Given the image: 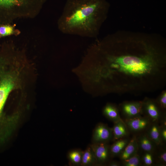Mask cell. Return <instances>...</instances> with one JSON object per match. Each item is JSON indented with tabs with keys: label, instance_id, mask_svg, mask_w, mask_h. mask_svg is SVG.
Segmentation results:
<instances>
[{
	"label": "cell",
	"instance_id": "1",
	"mask_svg": "<svg viewBox=\"0 0 166 166\" xmlns=\"http://www.w3.org/2000/svg\"><path fill=\"white\" fill-rule=\"evenodd\" d=\"M106 4L104 0H68L58 20V29L66 34L94 36Z\"/></svg>",
	"mask_w": 166,
	"mask_h": 166
},
{
	"label": "cell",
	"instance_id": "2",
	"mask_svg": "<svg viewBox=\"0 0 166 166\" xmlns=\"http://www.w3.org/2000/svg\"><path fill=\"white\" fill-rule=\"evenodd\" d=\"M33 0H0V26L12 24L28 13Z\"/></svg>",
	"mask_w": 166,
	"mask_h": 166
},
{
	"label": "cell",
	"instance_id": "3",
	"mask_svg": "<svg viewBox=\"0 0 166 166\" xmlns=\"http://www.w3.org/2000/svg\"><path fill=\"white\" fill-rule=\"evenodd\" d=\"M0 72V120L5 115L3 110L9 93L15 86L16 77L14 75L8 73Z\"/></svg>",
	"mask_w": 166,
	"mask_h": 166
},
{
	"label": "cell",
	"instance_id": "4",
	"mask_svg": "<svg viewBox=\"0 0 166 166\" xmlns=\"http://www.w3.org/2000/svg\"><path fill=\"white\" fill-rule=\"evenodd\" d=\"M143 115L148 118L152 122L160 123L166 117L165 113L159 109L154 102L147 101L142 103Z\"/></svg>",
	"mask_w": 166,
	"mask_h": 166
},
{
	"label": "cell",
	"instance_id": "5",
	"mask_svg": "<svg viewBox=\"0 0 166 166\" xmlns=\"http://www.w3.org/2000/svg\"><path fill=\"white\" fill-rule=\"evenodd\" d=\"M123 121L130 133L133 135L145 132L152 123L148 118L144 116Z\"/></svg>",
	"mask_w": 166,
	"mask_h": 166
},
{
	"label": "cell",
	"instance_id": "6",
	"mask_svg": "<svg viewBox=\"0 0 166 166\" xmlns=\"http://www.w3.org/2000/svg\"><path fill=\"white\" fill-rule=\"evenodd\" d=\"M90 146L96 157L97 165L107 164L111 158L109 143H92Z\"/></svg>",
	"mask_w": 166,
	"mask_h": 166
},
{
	"label": "cell",
	"instance_id": "7",
	"mask_svg": "<svg viewBox=\"0 0 166 166\" xmlns=\"http://www.w3.org/2000/svg\"><path fill=\"white\" fill-rule=\"evenodd\" d=\"M112 128L106 124L99 123L94 128L92 135V143H109L113 139Z\"/></svg>",
	"mask_w": 166,
	"mask_h": 166
},
{
	"label": "cell",
	"instance_id": "8",
	"mask_svg": "<svg viewBox=\"0 0 166 166\" xmlns=\"http://www.w3.org/2000/svg\"><path fill=\"white\" fill-rule=\"evenodd\" d=\"M121 111L124 117V120L141 116L143 115L142 103H125L122 105Z\"/></svg>",
	"mask_w": 166,
	"mask_h": 166
},
{
	"label": "cell",
	"instance_id": "9",
	"mask_svg": "<svg viewBox=\"0 0 166 166\" xmlns=\"http://www.w3.org/2000/svg\"><path fill=\"white\" fill-rule=\"evenodd\" d=\"M139 148V152L153 153L158 146L147 135L145 132L135 135Z\"/></svg>",
	"mask_w": 166,
	"mask_h": 166
},
{
	"label": "cell",
	"instance_id": "10",
	"mask_svg": "<svg viewBox=\"0 0 166 166\" xmlns=\"http://www.w3.org/2000/svg\"><path fill=\"white\" fill-rule=\"evenodd\" d=\"M131 138L129 136L114 141L110 146V152L111 158L119 157L129 142Z\"/></svg>",
	"mask_w": 166,
	"mask_h": 166
},
{
	"label": "cell",
	"instance_id": "11",
	"mask_svg": "<svg viewBox=\"0 0 166 166\" xmlns=\"http://www.w3.org/2000/svg\"><path fill=\"white\" fill-rule=\"evenodd\" d=\"M139 148L136 136L133 135L130 141L119 156L121 161L127 159L138 152Z\"/></svg>",
	"mask_w": 166,
	"mask_h": 166
},
{
	"label": "cell",
	"instance_id": "12",
	"mask_svg": "<svg viewBox=\"0 0 166 166\" xmlns=\"http://www.w3.org/2000/svg\"><path fill=\"white\" fill-rule=\"evenodd\" d=\"M114 141L119 139L129 136L130 132L123 120L114 123L113 127Z\"/></svg>",
	"mask_w": 166,
	"mask_h": 166
},
{
	"label": "cell",
	"instance_id": "13",
	"mask_svg": "<svg viewBox=\"0 0 166 166\" xmlns=\"http://www.w3.org/2000/svg\"><path fill=\"white\" fill-rule=\"evenodd\" d=\"M148 136L158 146H162L164 144L161 140L160 133L159 124L156 122H152L145 132Z\"/></svg>",
	"mask_w": 166,
	"mask_h": 166
},
{
	"label": "cell",
	"instance_id": "14",
	"mask_svg": "<svg viewBox=\"0 0 166 166\" xmlns=\"http://www.w3.org/2000/svg\"><path fill=\"white\" fill-rule=\"evenodd\" d=\"M104 116L114 123L123 120L121 117L117 109L110 104H107L103 110Z\"/></svg>",
	"mask_w": 166,
	"mask_h": 166
},
{
	"label": "cell",
	"instance_id": "15",
	"mask_svg": "<svg viewBox=\"0 0 166 166\" xmlns=\"http://www.w3.org/2000/svg\"><path fill=\"white\" fill-rule=\"evenodd\" d=\"M81 165L98 166L96 157L90 145L83 151Z\"/></svg>",
	"mask_w": 166,
	"mask_h": 166
},
{
	"label": "cell",
	"instance_id": "16",
	"mask_svg": "<svg viewBox=\"0 0 166 166\" xmlns=\"http://www.w3.org/2000/svg\"><path fill=\"white\" fill-rule=\"evenodd\" d=\"M155 166L166 165V149L165 145L158 146L153 153Z\"/></svg>",
	"mask_w": 166,
	"mask_h": 166
},
{
	"label": "cell",
	"instance_id": "17",
	"mask_svg": "<svg viewBox=\"0 0 166 166\" xmlns=\"http://www.w3.org/2000/svg\"><path fill=\"white\" fill-rule=\"evenodd\" d=\"M83 152V151L79 149L69 151L67 157L70 163L73 165H81Z\"/></svg>",
	"mask_w": 166,
	"mask_h": 166
},
{
	"label": "cell",
	"instance_id": "18",
	"mask_svg": "<svg viewBox=\"0 0 166 166\" xmlns=\"http://www.w3.org/2000/svg\"><path fill=\"white\" fill-rule=\"evenodd\" d=\"M16 25L6 24L0 26V38L11 35L17 36L21 33L15 28Z\"/></svg>",
	"mask_w": 166,
	"mask_h": 166
},
{
	"label": "cell",
	"instance_id": "19",
	"mask_svg": "<svg viewBox=\"0 0 166 166\" xmlns=\"http://www.w3.org/2000/svg\"><path fill=\"white\" fill-rule=\"evenodd\" d=\"M140 153L142 166H155V161L153 153L149 152H139Z\"/></svg>",
	"mask_w": 166,
	"mask_h": 166
},
{
	"label": "cell",
	"instance_id": "20",
	"mask_svg": "<svg viewBox=\"0 0 166 166\" xmlns=\"http://www.w3.org/2000/svg\"><path fill=\"white\" fill-rule=\"evenodd\" d=\"M121 165L123 166H142L141 157L139 152L125 160L121 161Z\"/></svg>",
	"mask_w": 166,
	"mask_h": 166
},
{
	"label": "cell",
	"instance_id": "21",
	"mask_svg": "<svg viewBox=\"0 0 166 166\" xmlns=\"http://www.w3.org/2000/svg\"><path fill=\"white\" fill-rule=\"evenodd\" d=\"M160 138L163 143L165 144L166 143V126L160 125Z\"/></svg>",
	"mask_w": 166,
	"mask_h": 166
},
{
	"label": "cell",
	"instance_id": "22",
	"mask_svg": "<svg viewBox=\"0 0 166 166\" xmlns=\"http://www.w3.org/2000/svg\"><path fill=\"white\" fill-rule=\"evenodd\" d=\"M159 104L162 109H165L166 107V94L164 93L161 96L159 100Z\"/></svg>",
	"mask_w": 166,
	"mask_h": 166
},
{
	"label": "cell",
	"instance_id": "23",
	"mask_svg": "<svg viewBox=\"0 0 166 166\" xmlns=\"http://www.w3.org/2000/svg\"><path fill=\"white\" fill-rule=\"evenodd\" d=\"M107 165L109 166H120L121 165V162L114 160H110Z\"/></svg>",
	"mask_w": 166,
	"mask_h": 166
}]
</instances>
